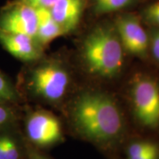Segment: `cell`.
Returning <instances> with one entry per match:
<instances>
[{
    "instance_id": "8",
    "label": "cell",
    "mask_w": 159,
    "mask_h": 159,
    "mask_svg": "<svg viewBox=\"0 0 159 159\" xmlns=\"http://www.w3.org/2000/svg\"><path fill=\"white\" fill-rule=\"evenodd\" d=\"M0 43L6 51L25 62H33L41 56L42 47L35 38L0 30Z\"/></svg>"
},
{
    "instance_id": "15",
    "label": "cell",
    "mask_w": 159,
    "mask_h": 159,
    "mask_svg": "<svg viewBox=\"0 0 159 159\" xmlns=\"http://www.w3.org/2000/svg\"><path fill=\"white\" fill-rule=\"evenodd\" d=\"M143 16L148 23L159 27V2L149 5L143 11Z\"/></svg>"
},
{
    "instance_id": "14",
    "label": "cell",
    "mask_w": 159,
    "mask_h": 159,
    "mask_svg": "<svg viewBox=\"0 0 159 159\" xmlns=\"http://www.w3.org/2000/svg\"><path fill=\"white\" fill-rule=\"evenodd\" d=\"M16 97L17 94L13 85L0 71V102H13Z\"/></svg>"
},
{
    "instance_id": "11",
    "label": "cell",
    "mask_w": 159,
    "mask_h": 159,
    "mask_svg": "<svg viewBox=\"0 0 159 159\" xmlns=\"http://www.w3.org/2000/svg\"><path fill=\"white\" fill-rule=\"evenodd\" d=\"M19 148L14 137L9 134L0 135V159H19Z\"/></svg>"
},
{
    "instance_id": "18",
    "label": "cell",
    "mask_w": 159,
    "mask_h": 159,
    "mask_svg": "<svg viewBox=\"0 0 159 159\" xmlns=\"http://www.w3.org/2000/svg\"><path fill=\"white\" fill-rule=\"evenodd\" d=\"M150 47L152 55L159 62V29L152 33L150 40Z\"/></svg>"
},
{
    "instance_id": "1",
    "label": "cell",
    "mask_w": 159,
    "mask_h": 159,
    "mask_svg": "<svg viewBox=\"0 0 159 159\" xmlns=\"http://www.w3.org/2000/svg\"><path fill=\"white\" fill-rule=\"evenodd\" d=\"M74 122L82 134L98 142L113 140L122 132V115L115 102L99 93H85L75 102Z\"/></svg>"
},
{
    "instance_id": "4",
    "label": "cell",
    "mask_w": 159,
    "mask_h": 159,
    "mask_svg": "<svg viewBox=\"0 0 159 159\" xmlns=\"http://www.w3.org/2000/svg\"><path fill=\"white\" fill-rule=\"evenodd\" d=\"M135 114L144 126L154 128L159 125V85L150 78L135 81L132 89Z\"/></svg>"
},
{
    "instance_id": "9",
    "label": "cell",
    "mask_w": 159,
    "mask_h": 159,
    "mask_svg": "<svg viewBox=\"0 0 159 159\" xmlns=\"http://www.w3.org/2000/svg\"><path fill=\"white\" fill-rule=\"evenodd\" d=\"M85 5V0H57L49 11L53 19L68 33L79 25Z\"/></svg>"
},
{
    "instance_id": "16",
    "label": "cell",
    "mask_w": 159,
    "mask_h": 159,
    "mask_svg": "<svg viewBox=\"0 0 159 159\" xmlns=\"http://www.w3.org/2000/svg\"><path fill=\"white\" fill-rule=\"evenodd\" d=\"M13 120V113L3 103L0 102V130Z\"/></svg>"
},
{
    "instance_id": "7",
    "label": "cell",
    "mask_w": 159,
    "mask_h": 159,
    "mask_svg": "<svg viewBox=\"0 0 159 159\" xmlns=\"http://www.w3.org/2000/svg\"><path fill=\"white\" fill-rule=\"evenodd\" d=\"M26 128L31 142L39 146L53 144L62 137L59 121L44 111H37L31 114L27 121Z\"/></svg>"
},
{
    "instance_id": "6",
    "label": "cell",
    "mask_w": 159,
    "mask_h": 159,
    "mask_svg": "<svg viewBox=\"0 0 159 159\" xmlns=\"http://www.w3.org/2000/svg\"><path fill=\"white\" fill-rule=\"evenodd\" d=\"M115 30L123 49L136 56H146L150 39L138 18L131 14L119 16L116 20Z\"/></svg>"
},
{
    "instance_id": "2",
    "label": "cell",
    "mask_w": 159,
    "mask_h": 159,
    "mask_svg": "<svg viewBox=\"0 0 159 159\" xmlns=\"http://www.w3.org/2000/svg\"><path fill=\"white\" fill-rule=\"evenodd\" d=\"M123 49L115 27L105 25L95 27L84 40L83 56L91 74L113 77L122 68Z\"/></svg>"
},
{
    "instance_id": "5",
    "label": "cell",
    "mask_w": 159,
    "mask_h": 159,
    "mask_svg": "<svg viewBox=\"0 0 159 159\" xmlns=\"http://www.w3.org/2000/svg\"><path fill=\"white\" fill-rule=\"evenodd\" d=\"M37 27L36 9L21 0H12L0 10V30L36 39Z\"/></svg>"
},
{
    "instance_id": "12",
    "label": "cell",
    "mask_w": 159,
    "mask_h": 159,
    "mask_svg": "<svg viewBox=\"0 0 159 159\" xmlns=\"http://www.w3.org/2000/svg\"><path fill=\"white\" fill-rule=\"evenodd\" d=\"M133 0H94V11L98 14H106L119 11L131 4Z\"/></svg>"
},
{
    "instance_id": "17",
    "label": "cell",
    "mask_w": 159,
    "mask_h": 159,
    "mask_svg": "<svg viewBox=\"0 0 159 159\" xmlns=\"http://www.w3.org/2000/svg\"><path fill=\"white\" fill-rule=\"evenodd\" d=\"M34 8L49 9L57 2V0H21Z\"/></svg>"
},
{
    "instance_id": "19",
    "label": "cell",
    "mask_w": 159,
    "mask_h": 159,
    "mask_svg": "<svg viewBox=\"0 0 159 159\" xmlns=\"http://www.w3.org/2000/svg\"><path fill=\"white\" fill-rule=\"evenodd\" d=\"M158 150L152 151V152H149L148 154H145L138 158H131V159H158Z\"/></svg>"
},
{
    "instance_id": "10",
    "label": "cell",
    "mask_w": 159,
    "mask_h": 159,
    "mask_svg": "<svg viewBox=\"0 0 159 159\" xmlns=\"http://www.w3.org/2000/svg\"><path fill=\"white\" fill-rule=\"evenodd\" d=\"M38 27L36 40L41 47L47 45L57 38L66 34L53 19L49 9L37 8Z\"/></svg>"
},
{
    "instance_id": "3",
    "label": "cell",
    "mask_w": 159,
    "mask_h": 159,
    "mask_svg": "<svg viewBox=\"0 0 159 159\" xmlns=\"http://www.w3.org/2000/svg\"><path fill=\"white\" fill-rule=\"evenodd\" d=\"M32 89L37 95L46 100L55 102L62 99L69 83L68 72L55 62H46L32 71Z\"/></svg>"
},
{
    "instance_id": "20",
    "label": "cell",
    "mask_w": 159,
    "mask_h": 159,
    "mask_svg": "<svg viewBox=\"0 0 159 159\" xmlns=\"http://www.w3.org/2000/svg\"><path fill=\"white\" fill-rule=\"evenodd\" d=\"M33 159H49V158H46V157H43L42 156H39V155L35 154V156H33Z\"/></svg>"
},
{
    "instance_id": "13",
    "label": "cell",
    "mask_w": 159,
    "mask_h": 159,
    "mask_svg": "<svg viewBox=\"0 0 159 159\" xmlns=\"http://www.w3.org/2000/svg\"><path fill=\"white\" fill-rule=\"evenodd\" d=\"M158 150L156 144L150 142H139L132 144L128 148V159L138 158L152 151Z\"/></svg>"
}]
</instances>
